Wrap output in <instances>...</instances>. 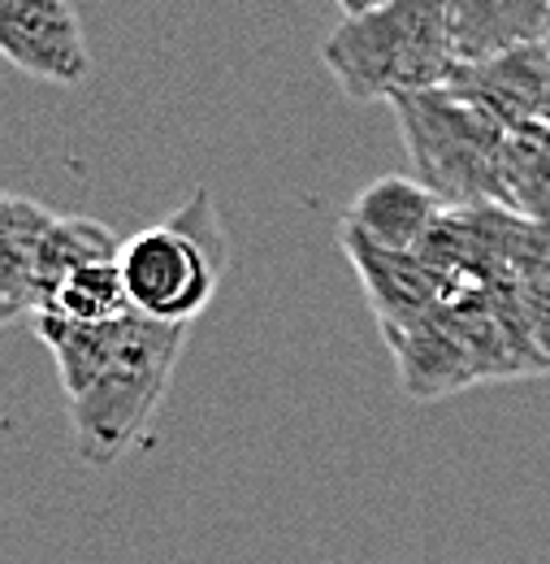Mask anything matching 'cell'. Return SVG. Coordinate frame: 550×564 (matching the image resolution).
I'll use <instances>...</instances> for the list:
<instances>
[{
    "label": "cell",
    "mask_w": 550,
    "mask_h": 564,
    "mask_svg": "<svg viewBox=\"0 0 550 564\" xmlns=\"http://www.w3.org/2000/svg\"><path fill=\"white\" fill-rule=\"evenodd\" d=\"M321 62L346 100L360 105H395L399 96L447 87L460 66L447 0H386L382 9L343 18L326 35Z\"/></svg>",
    "instance_id": "6da1fadb"
},
{
    "label": "cell",
    "mask_w": 550,
    "mask_h": 564,
    "mask_svg": "<svg viewBox=\"0 0 550 564\" xmlns=\"http://www.w3.org/2000/svg\"><path fill=\"white\" fill-rule=\"evenodd\" d=\"M442 217H447V205L433 192H425L416 178L391 174V178L369 183L355 196V205L343 217V230L382 252L420 257L429 248V239L438 235Z\"/></svg>",
    "instance_id": "52a82bcc"
},
{
    "label": "cell",
    "mask_w": 550,
    "mask_h": 564,
    "mask_svg": "<svg viewBox=\"0 0 550 564\" xmlns=\"http://www.w3.org/2000/svg\"><path fill=\"white\" fill-rule=\"evenodd\" d=\"M447 87L498 118L507 131L534 127L550 109V48L529 44L485 62H460Z\"/></svg>",
    "instance_id": "8992f818"
},
{
    "label": "cell",
    "mask_w": 550,
    "mask_h": 564,
    "mask_svg": "<svg viewBox=\"0 0 550 564\" xmlns=\"http://www.w3.org/2000/svg\"><path fill=\"white\" fill-rule=\"evenodd\" d=\"M503 209L550 226V127L534 122L507 135L503 152Z\"/></svg>",
    "instance_id": "30bf717a"
},
{
    "label": "cell",
    "mask_w": 550,
    "mask_h": 564,
    "mask_svg": "<svg viewBox=\"0 0 550 564\" xmlns=\"http://www.w3.org/2000/svg\"><path fill=\"white\" fill-rule=\"evenodd\" d=\"M40 313H62L69 322H87V326H105V322H118V317L135 313L131 291H127V274H122V257L74 270L53 291L48 308H40Z\"/></svg>",
    "instance_id": "7c38bea8"
},
{
    "label": "cell",
    "mask_w": 550,
    "mask_h": 564,
    "mask_svg": "<svg viewBox=\"0 0 550 564\" xmlns=\"http://www.w3.org/2000/svg\"><path fill=\"white\" fill-rule=\"evenodd\" d=\"M57 213L18 192L0 196V322H31L40 313V252Z\"/></svg>",
    "instance_id": "ba28073f"
},
{
    "label": "cell",
    "mask_w": 550,
    "mask_h": 564,
    "mask_svg": "<svg viewBox=\"0 0 550 564\" xmlns=\"http://www.w3.org/2000/svg\"><path fill=\"white\" fill-rule=\"evenodd\" d=\"M386 0H339V9H343L346 18H355V13H369V9H382Z\"/></svg>",
    "instance_id": "4fadbf2b"
},
{
    "label": "cell",
    "mask_w": 550,
    "mask_h": 564,
    "mask_svg": "<svg viewBox=\"0 0 550 564\" xmlns=\"http://www.w3.org/2000/svg\"><path fill=\"white\" fill-rule=\"evenodd\" d=\"M447 18L460 62H485L550 40V0H447Z\"/></svg>",
    "instance_id": "9c48e42d"
},
{
    "label": "cell",
    "mask_w": 550,
    "mask_h": 564,
    "mask_svg": "<svg viewBox=\"0 0 550 564\" xmlns=\"http://www.w3.org/2000/svg\"><path fill=\"white\" fill-rule=\"evenodd\" d=\"M122 243L109 226H100L96 217H62L48 226L44 235V252H40V308H48L53 291L82 265H100V261H118Z\"/></svg>",
    "instance_id": "8fae6325"
},
{
    "label": "cell",
    "mask_w": 550,
    "mask_h": 564,
    "mask_svg": "<svg viewBox=\"0 0 550 564\" xmlns=\"http://www.w3.org/2000/svg\"><path fill=\"white\" fill-rule=\"evenodd\" d=\"M230 248L208 187H196L183 209L122 243V274L143 317L191 326L217 295Z\"/></svg>",
    "instance_id": "277c9868"
},
{
    "label": "cell",
    "mask_w": 550,
    "mask_h": 564,
    "mask_svg": "<svg viewBox=\"0 0 550 564\" xmlns=\"http://www.w3.org/2000/svg\"><path fill=\"white\" fill-rule=\"evenodd\" d=\"M0 53L53 87H78L91 74L87 35L69 0H0Z\"/></svg>",
    "instance_id": "5b68a950"
},
{
    "label": "cell",
    "mask_w": 550,
    "mask_h": 564,
    "mask_svg": "<svg viewBox=\"0 0 550 564\" xmlns=\"http://www.w3.org/2000/svg\"><path fill=\"white\" fill-rule=\"evenodd\" d=\"M395 122L413 161V178L447 209H503L507 127L451 87L399 96Z\"/></svg>",
    "instance_id": "7a4b0ae2"
},
{
    "label": "cell",
    "mask_w": 550,
    "mask_h": 564,
    "mask_svg": "<svg viewBox=\"0 0 550 564\" xmlns=\"http://www.w3.org/2000/svg\"><path fill=\"white\" fill-rule=\"evenodd\" d=\"M542 122H547V127H550V109H547V118H542Z\"/></svg>",
    "instance_id": "5bb4252c"
},
{
    "label": "cell",
    "mask_w": 550,
    "mask_h": 564,
    "mask_svg": "<svg viewBox=\"0 0 550 564\" xmlns=\"http://www.w3.org/2000/svg\"><path fill=\"white\" fill-rule=\"evenodd\" d=\"M547 48H550V40H547Z\"/></svg>",
    "instance_id": "9a60e30c"
},
{
    "label": "cell",
    "mask_w": 550,
    "mask_h": 564,
    "mask_svg": "<svg viewBox=\"0 0 550 564\" xmlns=\"http://www.w3.org/2000/svg\"><path fill=\"white\" fill-rule=\"evenodd\" d=\"M183 344H187V326L127 313L113 360L100 369V378L87 391L66 400L74 452L87 465L109 469L131 452V443L147 430L152 413L169 391Z\"/></svg>",
    "instance_id": "3957f363"
}]
</instances>
